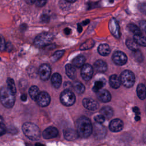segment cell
<instances>
[{
    "instance_id": "obj_1",
    "label": "cell",
    "mask_w": 146,
    "mask_h": 146,
    "mask_svg": "<svg viewBox=\"0 0 146 146\" xmlns=\"http://www.w3.org/2000/svg\"><path fill=\"white\" fill-rule=\"evenodd\" d=\"M76 131L79 136L82 138L89 137L92 132L93 127L90 120L86 116H81L75 123Z\"/></svg>"
},
{
    "instance_id": "obj_2",
    "label": "cell",
    "mask_w": 146,
    "mask_h": 146,
    "mask_svg": "<svg viewBox=\"0 0 146 146\" xmlns=\"http://www.w3.org/2000/svg\"><path fill=\"white\" fill-rule=\"evenodd\" d=\"M7 87H3L0 90V100L2 105L7 108L13 107L15 101V96Z\"/></svg>"
},
{
    "instance_id": "obj_3",
    "label": "cell",
    "mask_w": 146,
    "mask_h": 146,
    "mask_svg": "<svg viewBox=\"0 0 146 146\" xmlns=\"http://www.w3.org/2000/svg\"><path fill=\"white\" fill-rule=\"evenodd\" d=\"M24 134L30 140H38L40 136V131L39 127L31 122L25 123L22 125Z\"/></svg>"
},
{
    "instance_id": "obj_4",
    "label": "cell",
    "mask_w": 146,
    "mask_h": 146,
    "mask_svg": "<svg viewBox=\"0 0 146 146\" xmlns=\"http://www.w3.org/2000/svg\"><path fill=\"white\" fill-rule=\"evenodd\" d=\"M53 35L49 33H43L37 35L34 40V44L38 47H44L52 40Z\"/></svg>"
},
{
    "instance_id": "obj_5",
    "label": "cell",
    "mask_w": 146,
    "mask_h": 146,
    "mask_svg": "<svg viewBox=\"0 0 146 146\" xmlns=\"http://www.w3.org/2000/svg\"><path fill=\"white\" fill-rule=\"evenodd\" d=\"M120 79L121 84L127 88L132 87L135 82V76L134 74L129 70L124 71L120 75Z\"/></svg>"
},
{
    "instance_id": "obj_6",
    "label": "cell",
    "mask_w": 146,
    "mask_h": 146,
    "mask_svg": "<svg viewBox=\"0 0 146 146\" xmlns=\"http://www.w3.org/2000/svg\"><path fill=\"white\" fill-rule=\"evenodd\" d=\"M61 103L66 106H71L75 102L76 98L74 94L69 90H64L60 94Z\"/></svg>"
},
{
    "instance_id": "obj_7",
    "label": "cell",
    "mask_w": 146,
    "mask_h": 146,
    "mask_svg": "<svg viewBox=\"0 0 146 146\" xmlns=\"http://www.w3.org/2000/svg\"><path fill=\"white\" fill-rule=\"evenodd\" d=\"M92 132L94 137L96 139H102L106 136L107 129L102 124L96 123L94 124Z\"/></svg>"
},
{
    "instance_id": "obj_8",
    "label": "cell",
    "mask_w": 146,
    "mask_h": 146,
    "mask_svg": "<svg viewBox=\"0 0 146 146\" xmlns=\"http://www.w3.org/2000/svg\"><path fill=\"white\" fill-rule=\"evenodd\" d=\"M50 100L51 99L49 94L46 92L43 91L40 92L35 100L39 106L44 107L48 106L50 102Z\"/></svg>"
},
{
    "instance_id": "obj_9",
    "label": "cell",
    "mask_w": 146,
    "mask_h": 146,
    "mask_svg": "<svg viewBox=\"0 0 146 146\" xmlns=\"http://www.w3.org/2000/svg\"><path fill=\"white\" fill-rule=\"evenodd\" d=\"M112 60L116 64L123 66L127 63V57L123 52L117 51L112 55Z\"/></svg>"
},
{
    "instance_id": "obj_10",
    "label": "cell",
    "mask_w": 146,
    "mask_h": 146,
    "mask_svg": "<svg viewBox=\"0 0 146 146\" xmlns=\"http://www.w3.org/2000/svg\"><path fill=\"white\" fill-rule=\"evenodd\" d=\"M94 72L93 67L89 64H84L81 69V76L82 78L88 81L92 76Z\"/></svg>"
},
{
    "instance_id": "obj_11",
    "label": "cell",
    "mask_w": 146,
    "mask_h": 146,
    "mask_svg": "<svg viewBox=\"0 0 146 146\" xmlns=\"http://www.w3.org/2000/svg\"><path fill=\"white\" fill-rule=\"evenodd\" d=\"M51 72L50 66L47 64H42L39 68V75L43 80H47L50 78Z\"/></svg>"
},
{
    "instance_id": "obj_12",
    "label": "cell",
    "mask_w": 146,
    "mask_h": 146,
    "mask_svg": "<svg viewBox=\"0 0 146 146\" xmlns=\"http://www.w3.org/2000/svg\"><path fill=\"white\" fill-rule=\"evenodd\" d=\"M82 103L86 108L91 111H95L99 108L98 102L91 98H84L82 101Z\"/></svg>"
},
{
    "instance_id": "obj_13",
    "label": "cell",
    "mask_w": 146,
    "mask_h": 146,
    "mask_svg": "<svg viewBox=\"0 0 146 146\" xmlns=\"http://www.w3.org/2000/svg\"><path fill=\"white\" fill-rule=\"evenodd\" d=\"M123 122L119 119H115L111 121L109 124V128L111 131L119 132L123 128Z\"/></svg>"
},
{
    "instance_id": "obj_14",
    "label": "cell",
    "mask_w": 146,
    "mask_h": 146,
    "mask_svg": "<svg viewBox=\"0 0 146 146\" xmlns=\"http://www.w3.org/2000/svg\"><path fill=\"white\" fill-rule=\"evenodd\" d=\"M109 29L112 35L116 38L120 37L119 27L116 20L115 18H112L109 22Z\"/></svg>"
},
{
    "instance_id": "obj_15",
    "label": "cell",
    "mask_w": 146,
    "mask_h": 146,
    "mask_svg": "<svg viewBox=\"0 0 146 146\" xmlns=\"http://www.w3.org/2000/svg\"><path fill=\"white\" fill-rule=\"evenodd\" d=\"M58 135V129L53 127H50L45 129L42 132L43 137L46 139H50L55 137Z\"/></svg>"
},
{
    "instance_id": "obj_16",
    "label": "cell",
    "mask_w": 146,
    "mask_h": 146,
    "mask_svg": "<svg viewBox=\"0 0 146 146\" xmlns=\"http://www.w3.org/2000/svg\"><path fill=\"white\" fill-rule=\"evenodd\" d=\"M97 97L102 102L107 103L111 100V96L110 93L106 90H100L97 92Z\"/></svg>"
},
{
    "instance_id": "obj_17",
    "label": "cell",
    "mask_w": 146,
    "mask_h": 146,
    "mask_svg": "<svg viewBox=\"0 0 146 146\" xmlns=\"http://www.w3.org/2000/svg\"><path fill=\"white\" fill-rule=\"evenodd\" d=\"M64 136L66 140L72 141L76 139L79 135L76 131L71 128H67L64 131Z\"/></svg>"
},
{
    "instance_id": "obj_18",
    "label": "cell",
    "mask_w": 146,
    "mask_h": 146,
    "mask_svg": "<svg viewBox=\"0 0 146 146\" xmlns=\"http://www.w3.org/2000/svg\"><path fill=\"white\" fill-rule=\"evenodd\" d=\"M94 69L99 72H104L107 70V64L103 60H98L94 64Z\"/></svg>"
},
{
    "instance_id": "obj_19",
    "label": "cell",
    "mask_w": 146,
    "mask_h": 146,
    "mask_svg": "<svg viewBox=\"0 0 146 146\" xmlns=\"http://www.w3.org/2000/svg\"><path fill=\"white\" fill-rule=\"evenodd\" d=\"M109 83L111 87L115 89L118 88L121 84L120 77H119L116 75H112L110 77Z\"/></svg>"
},
{
    "instance_id": "obj_20",
    "label": "cell",
    "mask_w": 146,
    "mask_h": 146,
    "mask_svg": "<svg viewBox=\"0 0 146 146\" xmlns=\"http://www.w3.org/2000/svg\"><path fill=\"white\" fill-rule=\"evenodd\" d=\"M51 83L54 87L58 88L62 84V76L58 73H54L51 77Z\"/></svg>"
},
{
    "instance_id": "obj_21",
    "label": "cell",
    "mask_w": 146,
    "mask_h": 146,
    "mask_svg": "<svg viewBox=\"0 0 146 146\" xmlns=\"http://www.w3.org/2000/svg\"><path fill=\"white\" fill-rule=\"evenodd\" d=\"M86 61V58L83 55H80L75 57L72 60V65L75 67H82L83 66L84 64Z\"/></svg>"
},
{
    "instance_id": "obj_22",
    "label": "cell",
    "mask_w": 146,
    "mask_h": 146,
    "mask_svg": "<svg viewBox=\"0 0 146 146\" xmlns=\"http://www.w3.org/2000/svg\"><path fill=\"white\" fill-rule=\"evenodd\" d=\"M100 113H101L102 115H103L104 117V118L110 119L113 116V111L111 107L105 106L101 108Z\"/></svg>"
},
{
    "instance_id": "obj_23",
    "label": "cell",
    "mask_w": 146,
    "mask_h": 146,
    "mask_svg": "<svg viewBox=\"0 0 146 146\" xmlns=\"http://www.w3.org/2000/svg\"><path fill=\"white\" fill-rule=\"evenodd\" d=\"M136 92L138 97L141 100H144L146 98V87L143 84H138L136 88Z\"/></svg>"
},
{
    "instance_id": "obj_24",
    "label": "cell",
    "mask_w": 146,
    "mask_h": 146,
    "mask_svg": "<svg viewBox=\"0 0 146 146\" xmlns=\"http://www.w3.org/2000/svg\"><path fill=\"white\" fill-rule=\"evenodd\" d=\"M98 51L100 55L102 56H107L110 53L111 49L108 44L106 43H103L99 46Z\"/></svg>"
},
{
    "instance_id": "obj_25",
    "label": "cell",
    "mask_w": 146,
    "mask_h": 146,
    "mask_svg": "<svg viewBox=\"0 0 146 146\" xmlns=\"http://www.w3.org/2000/svg\"><path fill=\"white\" fill-rule=\"evenodd\" d=\"M66 73L67 75L70 78L74 79L76 76V70L75 67L72 64H67L65 67Z\"/></svg>"
},
{
    "instance_id": "obj_26",
    "label": "cell",
    "mask_w": 146,
    "mask_h": 146,
    "mask_svg": "<svg viewBox=\"0 0 146 146\" xmlns=\"http://www.w3.org/2000/svg\"><path fill=\"white\" fill-rule=\"evenodd\" d=\"M133 40L138 45L146 47V37L142 35L141 34L134 35Z\"/></svg>"
},
{
    "instance_id": "obj_27",
    "label": "cell",
    "mask_w": 146,
    "mask_h": 146,
    "mask_svg": "<svg viewBox=\"0 0 146 146\" xmlns=\"http://www.w3.org/2000/svg\"><path fill=\"white\" fill-rule=\"evenodd\" d=\"M39 93V88L36 86H33L29 89V94L33 100H35Z\"/></svg>"
},
{
    "instance_id": "obj_28",
    "label": "cell",
    "mask_w": 146,
    "mask_h": 146,
    "mask_svg": "<svg viewBox=\"0 0 146 146\" xmlns=\"http://www.w3.org/2000/svg\"><path fill=\"white\" fill-rule=\"evenodd\" d=\"M72 87L74 88V90L75 91V92L76 93H78V94H83L85 90L84 86L82 83L79 82H75L73 84Z\"/></svg>"
},
{
    "instance_id": "obj_29",
    "label": "cell",
    "mask_w": 146,
    "mask_h": 146,
    "mask_svg": "<svg viewBox=\"0 0 146 146\" xmlns=\"http://www.w3.org/2000/svg\"><path fill=\"white\" fill-rule=\"evenodd\" d=\"M126 46L127 47L132 50V51H136L138 50V44L136 43V42L133 39H127L126 40Z\"/></svg>"
},
{
    "instance_id": "obj_30",
    "label": "cell",
    "mask_w": 146,
    "mask_h": 146,
    "mask_svg": "<svg viewBox=\"0 0 146 146\" xmlns=\"http://www.w3.org/2000/svg\"><path fill=\"white\" fill-rule=\"evenodd\" d=\"M94 45V41L92 39H88L83 43L80 47V49L82 50H85L92 48Z\"/></svg>"
},
{
    "instance_id": "obj_31",
    "label": "cell",
    "mask_w": 146,
    "mask_h": 146,
    "mask_svg": "<svg viewBox=\"0 0 146 146\" xmlns=\"http://www.w3.org/2000/svg\"><path fill=\"white\" fill-rule=\"evenodd\" d=\"M128 27L130 31H131L133 34H134V35H140L141 34V30L140 29L137 27L136 25L133 23H130L128 25Z\"/></svg>"
},
{
    "instance_id": "obj_32",
    "label": "cell",
    "mask_w": 146,
    "mask_h": 146,
    "mask_svg": "<svg viewBox=\"0 0 146 146\" xmlns=\"http://www.w3.org/2000/svg\"><path fill=\"white\" fill-rule=\"evenodd\" d=\"M7 87L14 94L16 93L17 92V89H16V87H15V84L14 83V81L13 79L11 78H7Z\"/></svg>"
},
{
    "instance_id": "obj_33",
    "label": "cell",
    "mask_w": 146,
    "mask_h": 146,
    "mask_svg": "<svg viewBox=\"0 0 146 146\" xmlns=\"http://www.w3.org/2000/svg\"><path fill=\"white\" fill-rule=\"evenodd\" d=\"M104 83L102 80L96 81L94 83V86L92 88L93 91L95 92H98L99 91H100L102 88V87L104 86Z\"/></svg>"
},
{
    "instance_id": "obj_34",
    "label": "cell",
    "mask_w": 146,
    "mask_h": 146,
    "mask_svg": "<svg viewBox=\"0 0 146 146\" xmlns=\"http://www.w3.org/2000/svg\"><path fill=\"white\" fill-rule=\"evenodd\" d=\"M64 52V51H63V50H59V51L55 52L51 56V60L53 62L57 61L63 55Z\"/></svg>"
},
{
    "instance_id": "obj_35",
    "label": "cell",
    "mask_w": 146,
    "mask_h": 146,
    "mask_svg": "<svg viewBox=\"0 0 146 146\" xmlns=\"http://www.w3.org/2000/svg\"><path fill=\"white\" fill-rule=\"evenodd\" d=\"M133 52V56L137 62H141L143 59V56L140 51L138 49Z\"/></svg>"
},
{
    "instance_id": "obj_36",
    "label": "cell",
    "mask_w": 146,
    "mask_h": 146,
    "mask_svg": "<svg viewBox=\"0 0 146 146\" xmlns=\"http://www.w3.org/2000/svg\"><path fill=\"white\" fill-rule=\"evenodd\" d=\"M6 128L3 121V120L1 116L0 115V136L3 135L6 132Z\"/></svg>"
},
{
    "instance_id": "obj_37",
    "label": "cell",
    "mask_w": 146,
    "mask_h": 146,
    "mask_svg": "<svg viewBox=\"0 0 146 146\" xmlns=\"http://www.w3.org/2000/svg\"><path fill=\"white\" fill-rule=\"evenodd\" d=\"M94 120H95V121L96 123L102 124V123H103L104 121L105 118H104V117L103 115L100 114V115H98L95 116L94 117Z\"/></svg>"
},
{
    "instance_id": "obj_38",
    "label": "cell",
    "mask_w": 146,
    "mask_h": 146,
    "mask_svg": "<svg viewBox=\"0 0 146 146\" xmlns=\"http://www.w3.org/2000/svg\"><path fill=\"white\" fill-rule=\"evenodd\" d=\"M47 0H34V3L38 7H42L45 5Z\"/></svg>"
},
{
    "instance_id": "obj_39",
    "label": "cell",
    "mask_w": 146,
    "mask_h": 146,
    "mask_svg": "<svg viewBox=\"0 0 146 146\" xmlns=\"http://www.w3.org/2000/svg\"><path fill=\"white\" fill-rule=\"evenodd\" d=\"M5 48V42L3 38L0 35V51H3Z\"/></svg>"
},
{
    "instance_id": "obj_40",
    "label": "cell",
    "mask_w": 146,
    "mask_h": 146,
    "mask_svg": "<svg viewBox=\"0 0 146 146\" xmlns=\"http://www.w3.org/2000/svg\"><path fill=\"white\" fill-rule=\"evenodd\" d=\"M140 29L146 33V21H141L140 22Z\"/></svg>"
},
{
    "instance_id": "obj_41",
    "label": "cell",
    "mask_w": 146,
    "mask_h": 146,
    "mask_svg": "<svg viewBox=\"0 0 146 146\" xmlns=\"http://www.w3.org/2000/svg\"><path fill=\"white\" fill-rule=\"evenodd\" d=\"M64 32L65 34L68 35V34H70L71 33V29H69V28H66V29H64Z\"/></svg>"
},
{
    "instance_id": "obj_42",
    "label": "cell",
    "mask_w": 146,
    "mask_h": 146,
    "mask_svg": "<svg viewBox=\"0 0 146 146\" xmlns=\"http://www.w3.org/2000/svg\"><path fill=\"white\" fill-rule=\"evenodd\" d=\"M21 99L22 101H23V102L26 101V100H27V95H26V94H22V95L21 96Z\"/></svg>"
},
{
    "instance_id": "obj_43",
    "label": "cell",
    "mask_w": 146,
    "mask_h": 146,
    "mask_svg": "<svg viewBox=\"0 0 146 146\" xmlns=\"http://www.w3.org/2000/svg\"><path fill=\"white\" fill-rule=\"evenodd\" d=\"M25 1H26L28 4H33V3H34V0H25Z\"/></svg>"
},
{
    "instance_id": "obj_44",
    "label": "cell",
    "mask_w": 146,
    "mask_h": 146,
    "mask_svg": "<svg viewBox=\"0 0 146 146\" xmlns=\"http://www.w3.org/2000/svg\"><path fill=\"white\" fill-rule=\"evenodd\" d=\"M143 140L144 142L146 143V129L144 131V133H143Z\"/></svg>"
},
{
    "instance_id": "obj_45",
    "label": "cell",
    "mask_w": 146,
    "mask_h": 146,
    "mask_svg": "<svg viewBox=\"0 0 146 146\" xmlns=\"http://www.w3.org/2000/svg\"><path fill=\"white\" fill-rule=\"evenodd\" d=\"M82 27L80 25H78V32L79 33H80L82 31Z\"/></svg>"
},
{
    "instance_id": "obj_46",
    "label": "cell",
    "mask_w": 146,
    "mask_h": 146,
    "mask_svg": "<svg viewBox=\"0 0 146 146\" xmlns=\"http://www.w3.org/2000/svg\"><path fill=\"white\" fill-rule=\"evenodd\" d=\"M133 111H135V112H136V113H137V114H139V108H137V107H135V108H133Z\"/></svg>"
},
{
    "instance_id": "obj_47",
    "label": "cell",
    "mask_w": 146,
    "mask_h": 146,
    "mask_svg": "<svg viewBox=\"0 0 146 146\" xmlns=\"http://www.w3.org/2000/svg\"><path fill=\"white\" fill-rule=\"evenodd\" d=\"M35 146H44L43 144L39 143H37L35 144Z\"/></svg>"
},
{
    "instance_id": "obj_48",
    "label": "cell",
    "mask_w": 146,
    "mask_h": 146,
    "mask_svg": "<svg viewBox=\"0 0 146 146\" xmlns=\"http://www.w3.org/2000/svg\"><path fill=\"white\" fill-rule=\"evenodd\" d=\"M66 1H67L68 2H71V3H73L75 2L76 0H66Z\"/></svg>"
},
{
    "instance_id": "obj_49",
    "label": "cell",
    "mask_w": 146,
    "mask_h": 146,
    "mask_svg": "<svg viewBox=\"0 0 146 146\" xmlns=\"http://www.w3.org/2000/svg\"><path fill=\"white\" fill-rule=\"evenodd\" d=\"M89 22V21L88 20H87V21H86V22H83V23L84 24V25H86V23H88Z\"/></svg>"
}]
</instances>
